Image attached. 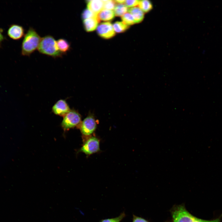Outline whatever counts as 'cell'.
I'll return each mask as SVG.
<instances>
[{"instance_id":"obj_11","label":"cell","mask_w":222,"mask_h":222,"mask_svg":"<svg viewBox=\"0 0 222 222\" xmlns=\"http://www.w3.org/2000/svg\"><path fill=\"white\" fill-rule=\"evenodd\" d=\"M99 22L97 16L84 20L83 21L84 28L87 32L92 31L97 28Z\"/></svg>"},{"instance_id":"obj_22","label":"cell","mask_w":222,"mask_h":222,"mask_svg":"<svg viewBox=\"0 0 222 222\" xmlns=\"http://www.w3.org/2000/svg\"><path fill=\"white\" fill-rule=\"evenodd\" d=\"M139 0H125V5L128 7H134L138 5Z\"/></svg>"},{"instance_id":"obj_10","label":"cell","mask_w":222,"mask_h":222,"mask_svg":"<svg viewBox=\"0 0 222 222\" xmlns=\"http://www.w3.org/2000/svg\"><path fill=\"white\" fill-rule=\"evenodd\" d=\"M87 9L96 15H97L104 9L103 0H92L87 1Z\"/></svg>"},{"instance_id":"obj_19","label":"cell","mask_w":222,"mask_h":222,"mask_svg":"<svg viewBox=\"0 0 222 222\" xmlns=\"http://www.w3.org/2000/svg\"><path fill=\"white\" fill-rule=\"evenodd\" d=\"M97 16V15L95 14L88 9L84 10L81 14V17L83 20Z\"/></svg>"},{"instance_id":"obj_8","label":"cell","mask_w":222,"mask_h":222,"mask_svg":"<svg viewBox=\"0 0 222 222\" xmlns=\"http://www.w3.org/2000/svg\"><path fill=\"white\" fill-rule=\"evenodd\" d=\"M71 109L65 100L60 99L56 102L52 108V112L56 115L64 117Z\"/></svg>"},{"instance_id":"obj_7","label":"cell","mask_w":222,"mask_h":222,"mask_svg":"<svg viewBox=\"0 0 222 222\" xmlns=\"http://www.w3.org/2000/svg\"><path fill=\"white\" fill-rule=\"evenodd\" d=\"M97 32L99 35L105 39L114 36L115 33L112 24L109 22L102 23L98 26Z\"/></svg>"},{"instance_id":"obj_23","label":"cell","mask_w":222,"mask_h":222,"mask_svg":"<svg viewBox=\"0 0 222 222\" xmlns=\"http://www.w3.org/2000/svg\"><path fill=\"white\" fill-rule=\"evenodd\" d=\"M133 222H148L147 220L142 217L133 215Z\"/></svg>"},{"instance_id":"obj_21","label":"cell","mask_w":222,"mask_h":222,"mask_svg":"<svg viewBox=\"0 0 222 222\" xmlns=\"http://www.w3.org/2000/svg\"><path fill=\"white\" fill-rule=\"evenodd\" d=\"M104 3V9L112 10L115 6V2L113 0H103Z\"/></svg>"},{"instance_id":"obj_6","label":"cell","mask_w":222,"mask_h":222,"mask_svg":"<svg viewBox=\"0 0 222 222\" xmlns=\"http://www.w3.org/2000/svg\"><path fill=\"white\" fill-rule=\"evenodd\" d=\"M100 151V140L95 136H89L85 140L79 152L90 155Z\"/></svg>"},{"instance_id":"obj_16","label":"cell","mask_w":222,"mask_h":222,"mask_svg":"<svg viewBox=\"0 0 222 222\" xmlns=\"http://www.w3.org/2000/svg\"><path fill=\"white\" fill-rule=\"evenodd\" d=\"M127 7L123 4H116L114 9L115 15L117 16H122L128 11Z\"/></svg>"},{"instance_id":"obj_4","label":"cell","mask_w":222,"mask_h":222,"mask_svg":"<svg viewBox=\"0 0 222 222\" xmlns=\"http://www.w3.org/2000/svg\"><path fill=\"white\" fill-rule=\"evenodd\" d=\"M81 116L74 109H71L63 117L61 126L64 130H67L75 127L78 128L81 122Z\"/></svg>"},{"instance_id":"obj_15","label":"cell","mask_w":222,"mask_h":222,"mask_svg":"<svg viewBox=\"0 0 222 222\" xmlns=\"http://www.w3.org/2000/svg\"><path fill=\"white\" fill-rule=\"evenodd\" d=\"M138 5V7L144 13L149 12L153 7L152 4L148 0H139Z\"/></svg>"},{"instance_id":"obj_18","label":"cell","mask_w":222,"mask_h":222,"mask_svg":"<svg viewBox=\"0 0 222 222\" xmlns=\"http://www.w3.org/2000/svg\"><path fill=\"white\" fill-rule=\"evenodd\" d=\"M122 22L129 26L135 23L132 15L129 13H126L121 16Z\"/></svg>"},{"instance_id":"obj_9","label":"cell","mask_w":222,"mask_h":222,"mask_svg":"<svg viewBox=\"0 0 222 222\" xmlns=\"http://www.w3.org/2000/svg\"><path fill=\"white\" fill-rule=\"evenodd\" d=\"M7 35L14 40L20 39L24 35V29L21 26L16 24L11 25L7 31Z\"/></svg>"},{"instance_id":"obj_2","label":"cell","mask_w":222,"mask_h":222,"mask_svg":"<svg viewBox=\"0 0 222 222\" xmlns=\"http://www.w3.org/2000/svg\"><path fill=\"white\" fill-rule=\"evenodd\" d=\"M37 49L40 53L54 58L62 56L63 55L58 48L56 41L53 36L50 35L41 38Z\"/></svg>"},{"instance_id":"obj_25","label":"cell","mask_w":222,"mask_h":222,"mask_svg":"<svg viewBox=\"0 0 222 222\" xmlns=\"http://www.w3.org/2000/svg\"><path fill=\"white\" fill-rule=\"evenodd\" d=\"M115 3H117L118 4H123L124 3L125 0H117L114 1Z\"/></svg>"},{"instance_id":"obj_1","label":"cell","mask_w":222,"mask_h":222,"mask_svg":"<svg viewBox=\"0 0 222 222\" xmlns=\"http://www.w3.org/2000/svg\"><path fill=\"white\" fill-rule=\"evenodd\" d=\"M41 38L33 27H30L25 34L22 43L21 54L30 56L39 46Z\"/></svg>"},{"instance_id":"obj_24","label":"cell","mask_w":222,"mask_h":222,"mask_svg":"<svg viewBox=\"0 0 222 222\" xmlns=\"http://www.w3.org/2000/svg\"><path fill=\"white\" fill-rule=\"evenodd\" d=\"M5 39V37L2 34V30L0 28V43Z\"/></svg>"},{"instance_id":"obj_3","label":"cell","mask_w":222,"mask_h":222,"mask_svg":"<svg viewBox=\"0 0 222 222\" xmlns=\"http://www.w3.org/2000/svg\"><path fill=\"white\" fill-rule=\"evenodd\" d=\"M171 214L173 222H221L220 218L211 220L197 218L191 214L183 205L177 207Z\"/></svg>"},{"instance_id":"obj_17","label":"cell","mask_w":222,"mask_h":222,"mask_svg":"<svg viewBox=\"0 0 222 222\" xmlns=\"http://www.w3.org/2000/svg\"><path fill=\"white\" fill-rule=\"evenodd\" d=\"M113 28L115 32L121 33L127 30L129 26L123 22L117 21L115 22L113 25Z\"/></svg>"},{"instance_id":"obj_12","label":"cell","mask_w":222,"mask_h":222,"mask_svg":"<svg viewBox=\"0 0 222 222\" xmlns=\"http://www.w3.org/2000/svg\"><path fill=\"white\" fill-rule=\"evenodd\" d=\"M129 13L133 16L135 23L141 22L144 18V13L138 7L131 8L128 10Z\"/></svg>"},{"instance_id":"obj_5","label":"cell","mask_w":222,"mask_h":222,"mask_svg":"<svg viewBox=\"0 0 222 222\" xmlns=\"http://www.w3.org/2000/svg\"><path fill=\"white\" fill-rule=\"evenodd\" d=\"M97 121L93 115L89 113L83 121H81L78 127L82 135L89 137L96 130L97 126Z\"/></svg>"},{"instance_id":"obj_20","label":"cell","mask_w":222,"mask_h":222,"mask_svg":"<svg viewBox=\"0 0 222 222\" xmlns=\"http://www.w3.org/2000/svg\"><path fill=\"white\" fill-rule=\"evenodd\" d=\"M125 216V213L124 212H122L118 216L113 218L103 219L101 220L100 222H120Z\"/></svg>"},{"instance_id":"obj_13","label":"cell","mask_w":222,"mask_h":222,"mask_svg":"<svg viewBox=\"0 0 222 222\" xmlns=\"http://www.w3.org/2000/svg\"><path fill=\"white\" fill-rule=\"evenodd\" d=\"M56 43L58 50L63 55L66 54L71 48L69 43L65 39H60L56 41Z\"/></svg>"},{"instance_id":"obj_14","label":"cell","mask_w":222,"mask_h":222,"mask_svg":"<svg viewBox=\"0 0 222 222\" xmlns=\"http://www.w3.org/2000/svg\"><path fill=\"white\" fill-rule=\"evenodd\" d=\"M115 16L114 12L112 10L103 9L98 14L97 17L100 20L109 21L113 19Z\"/></svg>"}]
</instances>
